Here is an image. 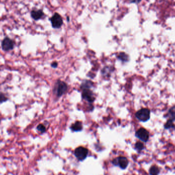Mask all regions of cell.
<instances>
[{
	"label": "cell",
	"mask_w": 175,
	"mask_h": 175,
	"mask_svg": "<svg viewBox=\"0 0 175 175\" xmlns=\"http://www.w3.org/2000/svg\"><path fill=\"white\" fill-rule=\"evenodd\" d=\"M151 112L148 109L143 108L137 112L136 117L140 121L146 122L150 118Z\"/></svg>",
	"instance_id": "6da1fadb"
},
{
	"label": "cell",
	"mask_w": 175,
	"mask_h": 175,
	"mask_svg": "<svg viewBox=\"0 0 175 175\" xmlns=\"http://www.w3.org/2000/svg\"><path fill=\"white\" fill-rule=\"evenodd\" d=\"M52 27L54 28H59L62 26L63 24V19L61 16L58 13H56L52 16L50 19Z\"/></svg>",
	"instance_id": "8992f818"
},
{
	"label": "cell",
	"mask_w": 175,
	"mask_h": 175,
	"mask_svg": "<svg viewBox=\"0 0 175 175\" xmlns=\"http://www.w3.org/2000/svg\"><path fill=\"white\" fill-rule=\"evenodd\" d=\"M88 151L87 148L84 147H78L76 148L74 152V154L76 157L80 161H83L85 159V158L88 156Z\"/></svg>",
	"instance_id": "7a4b0ae2"
},
{
	"label": "cell",
	"mask_w": 175,
	"mask_h": 175,
	"mask_svg": "<svg viewBox=\"0 0 175 175\" xmlns=\"http://www.w3.org/2000/svg\"><path fill=\"white\" fill-rule=\"evenodd\" d=\"M144 148V146L143 144L141 143V142H137L135 144V149L137 151H141Z\"/></svg>",
	"instance_id": "4fadbf2b"
},
{
	"label": "cell",
	"mask_w": 175,
	"mask_h": 175,
	"mask_svg": "<svg viewBox=\"0 0 175 175\" xmlns=\"http://www.w3.org/2000/svg\"><path fill=\"white\" fill-rule=\"evenodd\" d=\"M82 96L84 100H86L87 101L92 103L94 101L95 97L93 93L89 89H84L82 93Z\"/></svg>",
	"instance_id": "ba28073f"
},
{
	"label": "cell",
	"mask_w": 175,
	"mask_h": 175,
	"mask_svg": "<svg viewBox=\"0 0 175 175\" xmlns=\"http://www.w3.org/2000/svg\"><path fill=\"white\" fill-rule=\"evenodd\" d=\"M14 46V43L13 41L8 37L5 38L2 42V48L5 51L13 49Z\"/></svg>",
	"instance_id": "52a82bcc"
},
{
	"label": "cell",
	"mask_w": 175,
	"mask_h": 175,
	"mask_svg": "<svg viewBox=\"0 0 175 175\" xmlns=\"http://www.w3.org/2000/svg\"><path fill=\"white\" fill-rule=\"evenodd\" d=\"M31 16L34 20H38L43 17L44 13L41 10H32L31 12Z\"/></svg>",
	"instance_id": "9c48e42d"
},
{
	"label": "cell",
	"mask_w": 175,
	"mask_h": 175,
	"mask_svg": "<svg viewBox=\"0 0 175 175\" xmlns=\"http://www.w3.org/2000/svg\"><path fill=\"white\" fill-rule=\"evenodd\" d=\"M141 0H129L130 3H139Z\"/></svg>",
	"instance_id": "ac0fdd59"
},
{
	"label": "cell",
	"mask_w": 175,
	"mask_h": 175,
	"mask_svg": "<svg viewBox=\"0 0 175 175\" xmlns=\"http://www.w3.org/2000/svg\"><path fill=\"white\" fill-rule=\"evenodd\" d=\"M54 88L55 93L57 96H61L63 94H64L67 89V85L61 81H57Z\"/></svg>",
	"instance_id": "5b68a950"
},
{
	"label": "cell",
	"mask_w": 175,
	"mask_h": 175,
	"mask_svg": "<svg viewBox=\"0 0 175 175\" xmlns=\"http://www.w3.org/2000/svg\"><path fill=\"white\" fill-rule=\"evenodd\" d=\"M168 116L170 117V119L174 121V120L175 119V108L171 109L168 112Z\"/></svg>",
	"instance_id": "5bb4252c"
},
{
	"label": "cell",
	"mask_w": 175,
	"mask_h": 175,
	"mask_svg": "<svg viewBox=\"0 0 175 175\" xmlns=\"http://www.w3.org/2000/svg\"><path fill=\"white\" fill-rule=\"evenodd\" d=\"M135 135L138 139L144 143H147L149 139V133L145 129H139L136 132Z\"/></svg>",
	"instance_id": "277c9868"
},
{
	"label": "cell",
	"mask_w": 175,
	"mask_h": 175,
	"mask_svg": "<svg viewBox=\"0 0 175 175\" xmlns=\"http://www.w3.org/2000/svg\"><path fill=\"white\" fill-rule=\"evenodd\" d=\"M113 163L115 165L118 166L121 169H125L128 165L129 161L126 157H119L113 160Z\"/></svg>",
	"instance_id": "3957f363"
},
{
	"label": "cell",
	"mask_w": 175,
	"mask_h": 175,
	"mask_svg": "<svg viewBox=\"0 0 175 175\" xmlns=\"http://www.w3.org/2000/svg\"><path fill=\"white\" fill-rule=\"evenodd\" d=\"M57 66V63H53L52 64V67H53V68H56Z\"/></svg>",
	"instance_id": "d6986e66"
},
{
	"label": "cell",
	"mask_w": 175,
	"mask_h": 175,
	"mask_svg": "<svg viewBox=\"0 0 175 175\" xmlns=\"http://www.w3.org/2000/svg\"><path fill=\"white\" fill-rule=\"evenodd\" d=\"M7 100V98L5 96L4 94L0 92V104L4 103Z\"/></svg>",
	"instance_id": "9a60e30c"
},
{
	"label": "cell",
	"mask_w": 175,
	"mask_h": 175,
	"mask_svg": "<svg viewBox=\"0 0 175 175\" xmlns=\"http://www.w3.org/2000/svg\"><path fill=\"white\" fill-rule=\"evenodd\" d=\"M128 56L124 53H121L119 55V58L121 60H123V61H128Z\"/></svg>",
	"instance_id": "e0dca14e"
},
{
	"label": "cell",
	"mask_w": 175,
	"mask_h": 175,
	"mask_svg": "<svg viewBox=\"0 0 175 175\" xmlns=\"http://www.w3.org/2000/svg\"><path fill=\"white\" fill-rule=\"evenodd\" d=\"M37 130L41 132L44 133L46 131V128L42 124H40L37 127Z\"/></svg>",
	"instance_id": "2e32d148"
},
{
	"label": "cell",
	"mask_w": 175,
	"mask_h": 175,
	"mask_svg": "<svg viewBox=\"0 0 175 175\" xmlns=\"http://www.w3.org/2000/svg\"><path fill=\"white\" fill-rule=\"evenodd\" d=\"M164 127L166 129H169L174 128H175L174 123H173V120L171 119H169L167 121V123L165 124Z\"/></svg>",
	"instance_id": "7c38bea8"
},
{
	"label": "cell",
	"mask_w": 175,
	"mask_h": 175,
	"mask_svg": "<svg viewBox=\"0 0 175 175\" xmlns=\"http://www.w3.org/2000/svg\"><path fill=\"white\" fill-rule=\"evenodd\" d=\"M150 175H158L160 173V169L156 165H153L149 170Z\"/></svg>",
	"instance_id": "8fae6325"
},
{
	"label": "cell",
	"mask_w": 175,
	"mask_h": 175,
	"mask_svg": "<svg viewBox=\"0 0 175 175\" xmlns=\"http://www.w3.org/2000/svg\"><path fill=\"white\" fill-rule=\"evenodd\" d=\"M71 129L72 131L75 132H78L80 131L83 129V125L80 122L76 121V123L73 124L71 126Z\"/></svg>",
	"instance_id": "30bf717a"
}]
</instances>
